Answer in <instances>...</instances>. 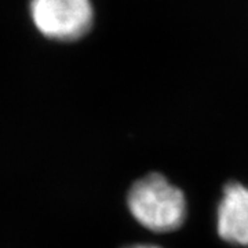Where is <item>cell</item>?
I'll list each match as a JSON object with an SVG mask.
<instances>
[{"mask_svg": "<svg viewBox=\"0 0 248 248\" xmlns=\"http://www.w3.org/2000/svg\"><path fill=\"white\" fill-rule=\"evenodd\" d=\"M127 207L135 221L155 233L178 231L187 218L185 193L159 172L134 182L127 193Z\"/></svg>", "mask_w": 248, "mask_h": 248, "instance_id": "cell-1", "label": "cell"}, {"mask_svg": "<svg viewBox=\"0 0 248 248\" xmlns=\"http://www.w3.org/2000/svg\"><path fill=\"white\" fill-rule=\"evenodd\" d=\"M29 13L42 35L61 42L79 40L94 24L91 0H31Z\"/></svg>", "mask_w": 248, "mask_h": 248, "instance_id": "cell-2", "label": "cell"}, {"mask_svg": "<svg viewBox=\"0 0 248 248\" xmlns=\"http://www.w3.org/2000/svg\"><path fill=\"white\" fill-rule=\"evenodd\" d=\"M217 233L233 247L248 248V186L232 181L223 186L217 207Z\"/></svg>", "mask_w": 248, "mask_h": 248, "instance_id": "cell-3", "label": "cell"}, {"mask_svg": "<svg viewBox=\"0 0 248 248\" xmlns=\"http://www.w3.org/2000/svg\"><path fill=\"white\" fill-rule=\"evenodd\" d=\"M125 248H160L157 246H153V244H133V246H128Z\"/></svg>", "mask_w": 248, "mask_h": 248, "instance_id": "cell-4", "label": "cell"}]
</instances>
